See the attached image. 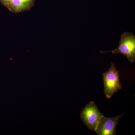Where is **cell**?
Listing matches in <instances>:
<instances>
[{"mask_svg":"<svg viewBox=\"0 0 135 135\" xmlns=\"http://www.w3.org/2000/svg\"><path fill=\"white\" fill-rule=\"evenodd\" d=\"M80 116L81 120L87 128L95 131L103 115L94 101H91L82 109Z\"/></svg>","mask_w":135,"mask_h":135,"instance_id":"3","label":"cell"},{"mask_svg":"<svg viewBox=\"0 0 135 135\" xmlns=\"http://www.w3.org/2000/svg\"><path fill=\"white\" fill-rule=\"evenodd\" d=\"M35 0H0V3L15 14L29 11L34 5Z\"/></svg>","mask_w":135,"mask_h":135,"instance_id":"5","label":"cell"},{"mask_svg":"<svg viewBox=\"0 0 135 135\" xmlns=\"http://www.w3.org/2000/svg\"><path fill=\"white\" fill-rule=\"evenodd\" d=\"M104 92L107 98L110 99L115 92L122 88L119 79V71L113 62L111 63L109 70L103 74Z\"/></svg>","mask_w":135,"mask_h":135,"instance_id":"1","label":"cell"},{"mask_svg":"<svg viewBox=\"0 0 135 135\" xmlns=\"http://www.w3.org/2000/svg\"><path fill=\"white\" fill-rule=\"evenodd\" d=\"M125 113L114 117L108 118L103 116L98 124L96 133L98 135H114L116 134V128L118 121Z\"/></svg>","mask_w":135,"mask_h":135,"instance_id":"4","label":"cell"},{"mask_svg":"<svg viewBox=\"0 0 135 135\" xmlns=\"http://www.w3.org/2000/svg\"><path fill=\"white\" fill-rule=\"evenodd\" d=\"M101 53H119L126 56L131 63L135 61V36L129 32H125L121 36L118 48L110 51H100Z\"/></svg>","mask_w":135,"mask_h":135,"instance_id":"2","label":"cell"}]
</instances>
